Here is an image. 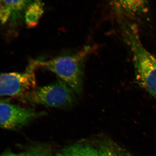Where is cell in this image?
Here are the masks:
<instances>
[{
	"instance_id": "1",
	"label": "cell",
	"mask_w": 156,
	"mask_h": 156,
	"mask_svg": "<svg viewBox=\"0 0 156 156\" xmlns=\"http://www.w3.org/2000/svg\"><path fill=\"white\" fill-rule=\"evenodd\" d=\"M92 48L87 46L73 55L57 56L46 61L37 60L38 66L55 73L76 94L83 91L84 65Z\"/></svg>"
},
{
	"instance_id": "2",
	"label": "cell",
	"mask_w": 156,
	"mask_h": 156,
	"mask_svg": "<svg viewBox=\"0 0 156 156\" xmlns=\"http://www.w3.org/2000/svg\"><path fill=\"white\" fill-rule=\"evenodd\" d=\"M125 35L133 54L136 81L156 98V56L144 47L133 30H126Z\"/></svg>"
},
{
	"instance_id": "3",
	"label": "cell",
	"mask_w": 156,
	"mask_h": 156,
	"mask_svg": "<svg viewBox=\"0 0 156 156\" xmlns=\"http://www.w3.org/2000/svg\"><path fill=\"white\" fill-rule=\"evenodd\" d=\"M27 97L33 103L55 108L70 107L76 101V93L60 80L35 89L28 93Z\"/></svg>"
},
{
	"instance_id": "4",
	"label": "cell",
	"mask_w": 156,
	"mask_h": 156,
	"mask_svg": "<svg viewBox=\"0 0 156 156\" xmlns=\"http://www.w3.org/2000/svg\"><path fill=\"white\" fill-rule=\"evenodd\" d=\"M37 60L31 62L25 71L0 75V97L19 96L33 90L36 86L35 70Z\"/></svg>"
},
{
	"instance_id": "5",
	"label": "cell",
	"mask_w": 156,
	"mask_h": 156,
	"mask_svg": "<svg viewBox=\"0 0 156 156\" xmlns=\"http://www.w3.org/2000/svg\"><path fill=\"white\" fill-rule=\"evenodd\" d=\"M9 99L0 100V127L14 129L25 125L37 116L32 110L8 103Z\"/></svg>"
},
{
	"instance_id": "6",
	"label": "cell",
	"mask_w": 156,
	"mask_h": 156,
	"mask_svg": "<svg viewBox=\"0 0 156 156\" xmlns=\"http://www.w3.org/2000/svg\"><path fill=\"white\" fill-rule=\"evenodd\" d=\"M44 9L41 0L31 2L25 11V21L28 28H34L38 24L44 13Z\"/></svg>"
},
{
	"instance_id": "7",
	"label": "cell",
	"mask_w": 156,
	"mask_h": 156,
	"mask_svg": "<svg viewBox=\"0 0 156 156\" xmlns=\"http://www.w3.org/2000/svg\"><path fill=\"white\" fill-rule=\"evenodd\" d=\"M57 156H98V150L87 144H73L62 150Z\"/></svg>"
},
{
	"instance_id": "8",
	"label": "cell",
	"mask_w": 156,
	"mask_h": 156,
	"mask_svg": "<svg viewBox=\"0 0 156 156\" xmlns=\"http://www.w3.org/2000/svg\"><path fill=\"white\" fill-rule=\"evenodd\" d=\"M3 6L8 9L11 14V17L17 16L26 10L31 0H2Z\"/></svg>"
},
{
	"instance_id": "9",
	"label": "cell",
	"mask_w": 156,
	"mask_h": 156,
	"mask_svg": "<svg viewBox=\"0 0 156 156\" xmlns=\"http://www.w3.org/2000/svg\"><path fill=\"white\" fill-rule=\"evenodd\" d=\"M97 150L98 156H122L120 146L109 140L101 141Z\"/></svg>"
},
{
	"instance_id": "10",
	"label": "cell",
	"mask_w": 156,
	"mask_h": 156,
	"mask_svg": "<svg viewBox=\"0 0 156 156\" xmlns=\"http://www.w3.org/2000/svg\"><path fill=\"white\" fill-rule=\"evenodd\" d=\"M146 0H115L121 9L128 13H136L141 11Z\"/></svg>"
},
{
	"instance_id": "11",
	"label": "cell",
	"mask_w": 156,
	"mask_h": 156,
	"mask_svg": "<svg viewBox=\"0 0 156 156\" xmlns=\"http://www.w3.org/2000/svg\"><path fill=\"white\" fill-rule=\"evenodd\" d=\"M11 17V12L3 6L2 0H0V24L5 23Z\"/></svg>"
},
{
	"instance_id": "12",
	"label": "cell",
	"mask_w": 156,
	"mask_h": 156,
	"mask_svg": "<svg viewBox=\"0 0 156 156\" xmlns=\"http://www.w3.org/2000/svg\"><path fill=\"white\" fill-rule=\"evenodd\" d=\"M18 156H38L37 155L34 154H23V155H19Z\"/></svg>"
},
{
	"instance_id": "13",
	"label": "cell",
	"mask_w": 156,
	"mask_h": 156,
	"mask_svg": "<svg viewBox=\"0 0 156 156\" xmlns=\"http://www.w3.org/2000/svg\"><path fill=\"white\" fill-rule=\"evenodd\" d=\"M18 155L14 154H8L2 156H18Z\"/></svg>"
},
{
	"instance_id": "14",
	"label": "cell",
	"mask_w": 156,
	"mask_h": 156,
	"mask_svg": "<svg viewBox=\"0 0 156 156\" xmlns=\"http://www.w3.org/2000/svg\"><path fill=\"white\" fill-rule=\"evenodd\" d=\"M0 100H1V99H0Z\"/></svg>"
}]
</instances>
